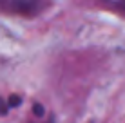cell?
<instances>
[{
	"label": "cell",
	"instance_id": "3957f363",
	"mask_svg": "<svg viewBox=\"0 0 125 123\" xmlns=\"http://www.w3.org/2000/svg\"><path fill=\"white\" fill-rule=\"evenodd\" d=\"M20 101H22V100H20V96H11V98L7 100V105H9V107H18Z\"/></svg>",
	"mask_w": 125,
	"mask_h": 123
},
{
	"label": "cell",
	"instance_id": "277c9868",
	"mask_svg": "<svg viewBox=\"0 0 125 123\" xmlns=\"http://www.w3.org/2000/svg\"><path fill=\"white\" fill-rule=\"evenodd\" d=\"M7 111H9V105L6 103L2 98H0V116H4V114H7Z\"/></svg>",
	"mask_w": 125,
	"mask_h": 123
},
{
	"label": "cell",
	"instance_id": "6da1fadb",
	"mask_svg": "<svg viewBox=\"0 0 125 123\" xmlns=\"http://www.w3.org/2000/svg\"><path fill=\"white\" fill-rule=\"evenodd\" d=\"M0 6L7 7L11 11H18V13H33L38 11L42 6V0H0Z\"/></svg>",
	"mask_w": 125,
	"mask_h": 123
},
{
	"label": "cell",
	"instance_id": "5b68a950",
	"mask_svg": "<svg viewBox=\"0 0 125 123\" xmlns=\"http://www.w3.org/2000/svg\"><path fill=\"white\" fill-rule=\"evenodd\" d=\"M34 114H36V116H42V114H44V109H42L40 105H34Z\"/></svg>",
	"mask_w": 125,
	"mask_h": 123
},
{
	"label": "cell",
	"instance_id": "7a4b0ae2",
	"mask_svg": "<svg viewBox=\"0 0 125 123\" xmlns=\"http://www.w3.org/2000/svg\"><path fill=\"white\" fill-rule=\"evenodd\" d=\"M98 2L103 4L105 7H109V9L125 13V0H98Z\"/></svg>",
	"mask_w": 125,
	"mask_h": 123
}]
</instances>
